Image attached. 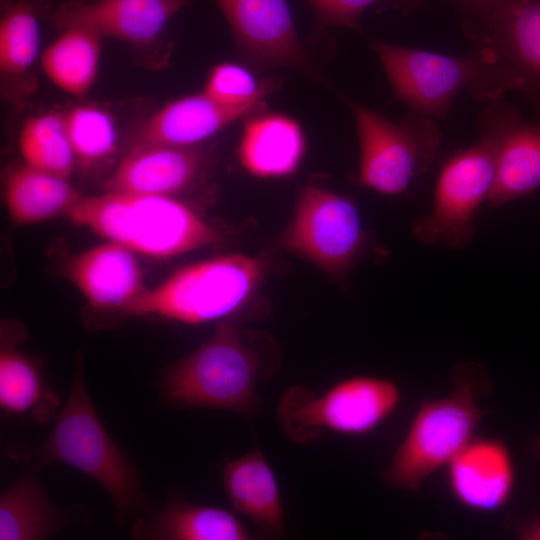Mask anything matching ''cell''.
Masks as SVG:
<instances>
[{
  "instance_id": "e575fe53",
  "label": "cell",
  "mask_w": 540,
  "mask_h": 540,
  "mask_svg": "<svg viewBox=\"0 0 540 540\" xmlns=\"http://www.w3.org/2000/svg\"><path fill=\"white\" fill-rule=\"evenodd\" d=\"M407 1H411V2H413V3H414V2H416L417 0H407Z\"/></svg>"
},
{
  "instance_id": "f546056e",
  "label": "cell",
  "mask_w": 540,
  "mask_h": 540,
  "mask_svg": "<svg viewBox=\"0 0 540 540\" xmlns=\"http://www.w3.org/2000/svg\"><path fill=\"white\" fill-rule=\"evenodd\" d=\"M313 10L316 33L330 27L360 30L362 13L377 0H306Z\"/></svg>"
},
{
  "instance_id": "3957f363",
  "label": "cell",
  "mask_w": 540,
  "mask_h": 540,
  "mask_svg": "<svg viewBox=\"0 0 540 540\" xmlns=\"http://www.w3.org/2000/svg\"><path fill=\"white\" fill-rule=\"evenodd\" d=\"M30 458L35 467L60 462L88 475L112 499L118 521L155 511L137 470L111 438L95 410L81 360L51 433Z\"/></svg>"
},
{
  "instance_id": "e0dca14e",
  "label": "cell",
  "mask_w": 540,
  "mask_h": 540,
  "mask_svg": "<svg viewBox=\"0 0 540 540\" xmlns=\"http://www.w3.org/2000/svg\"><path fill=\"white\" fill-rule=\"evenodd\" d=\"M135 254L107 241L72 256L64 272L92 307L124 312L146 289Z\"/></svg>"
},
{
  "instance_id": "5bb4252c",
  "label": "cell",
  "mask_w": 540,
  "mask_h": 540,
  "mask_svg": "<svg viewBox=\"0 0 540 540\" xmlns=\"http://www.w3.org/2000/svg\"><path fill=\"white\" fill-rule=\"evenodd\" d=\"M445 468L448 490L466 510L497 513L513 496L516 465L503 437L474 435Z\"/></svg>"
},
{
  "instance_id": "5b68a950",
  "label": "cell",
  "mask_w": 540,
  "mask_h": 540,
  "mask_svg": "<svg viewBox=\"0 0 540 540\" xmlns=\"http://www.w3.org/2000/svg\"><path fill=\"white\" fill-rule=\"evenodd\" d=\"M267 271L262 256L233 253L197 261L146 288L123 313L187 325L232 320L251 302Z\"/></svg>"
},
{
  "instance_id": "836d02e7",
  "label": "cell",
  "mask_w": 540,
  "mask_h": 540,
  "mask_svg": "<svg viewBox=\"0 0 540 540\" xmlns=\"http://www.w3.org/2000/svg\"><path fill=\"white\" fill-rule=\"evenodd\" d=\"M7 1H8V0H2V2L4 3V5L6 4Z\"/></svg>"
},
{
  "instance_id": "f1b7e54d",
  "label": "cell",
  "mask_w": 540,
  "mask_h": 540,
  "mask_svg": "<svg viewBox=\"0 0 540 540\" xmlns=\"http://www.w3.org/2000/svg\"><path fill=\"white\" fill-rule=\"evenodd\" d=\"M279 86L276 78L258 81L246 66L222 62L210 69L202 92L219 104L241 107L264 104L267 96Z\"/></svg>"
},
{
  "instance_id": "7c38bea8",
  "label": "cell",
  "mask_w": 540,
  "mask_h": 540,
  "mask_svg": "<svg viewBox=\"0 0 540 540\" xmlns=\"http://www.w3.org/2000/svg\"><path fill=\"white\" fill-rule=\"evenodd\" d=\"M496 148V177L487 203L499 207L540 188V116L525 121L509 103L491 104L479 117Z\"/></svg>"
},
{
  "instance_id": "7a4b0ae2",
  "label": "cell",
  "mask_w": 540,
  "mask_h": 540,
  "mask_svg": "<svg viewBox=\"0 0 540 540\" xmlns=\"http://www.w3.org/2000/svg\"><path fill=\"white\" fill-rule=\"evenodd\" d=\"M276 368L235 321L225 320L216 323L204 343L166 370L160 392L167 405L177 408L253 415L261 409L257 384Z\"/></svg>"
},
{
  "instance_id": "44dd1931",
  "label": "cell",
  "mask_w": 540,
  "mask_h": 540,
  "mask_svg": "<svg viewBox=\"0 0 540 540\" xmlns=\"http://www.w3.org/2000/svg\"><path fill=\"white\" fill-rule=\"evenodd\" d=\"M140 540H250V531L224 508L196 504L177 495L162 509L142 515L131 530Z\"/></svg>"
},
{
  "instance_id": "4fadbf2b",
  "label": "cell",
  "mask_w": 540,
  "mask_h": 540,
  "mask_svg": "<svg viewBox=\"0 0 540 540\" xmlns=\"http://www.w3.org/2000/svg\"><path fill=\"white\" fill-rule=\"evenodd\" d=\"M475 41L494 56L505 91L523 94L540 116V0H511Z\"/></svg>"
},
{
  "instance_id": "cb8c5ba5",
  "label": "cell",
  "mask_w": 540,
  "mask_h": 540,
  "mask_svg": "<svg viewBox=\"0 0 540 540\" xmlns=\"http://www.w3.org/2000/svg\"><path fill=\"white\" fill-rule=\"evenodd\" d=\"M60 30L59 36L41 53V68L63 92L79 98L86 96L98 75L103 38L81 26Z\"/></svg>"
},
{
  "instance_id": "8992f818",
  "label": "cell",
  "mask_w": 540,
  "mask_h": 540,
  "mask_svg": "<svg viewBox=\"0 0 540 540\" xmlns=\"http://www.w3.org/2000/svg\"><path fill=\"white\" fill-rule=\"evenodd\" d=\"M396 97L412 111L444 118L455 96L467 89L482 101L498 100L506 91L489 49L475 43L471 52L450 56L372 40Z\"/></svg>"
},
{
  "instance_id": "9a60e30c",
  "label": "cell",
  "mask_w": 540,
  "mask_h": 540,
  "mask_svg": "<svg viewBox=\"0 0 540 540\" xmlns=\"http://www.w3.org/2000/svg\"><path fill=\"white\" fill-rule=\"evenodd\" d=\"M209 167L200 145L136 143L104 181L103 191L175 196L199 183Z\"/></svg>"
},
{
  "instance_id": "603a6c76",
  "label": "cell",
  "mask_w": 540,
  "mask_h": 540,
  "mask_svg": "<svg viewBox=\"0 0 540 540\" xmlns=\"http://www.w3.org/2000/svg\"><path fill=\"white\" fill-rule=\"evenodd\" d=\"M64 522V514L31 472L22 473L0 495V540L49 539Z\"/></svg>"
},
{
  "instance_id": "484cf974",
  "label": "cell",
  "mask_w": 540,
  "mask_h": 540,
  "mask_svg": "<svg viewBox=\"0 0 540 540\" xmlns=\"http://www.w3.org/2000/svg\"><path fill=\"white\" fill-rule=\"evenodd\" d=\"M35 360L12 346L2 345L0 353V406L10 414L31 412L46 420L57 406Z\"/></svg>"
},
{
  "instance_id": "277c9868",
  "label": "cell",
  "mask_w": 540,
  "mask_h": 540,
  "mask_svg": "<svg viewBox=\"0 0 540 540\" xmlns=\"http://www.w3.org/2000/svg\"><path fill=\"white\" fill-rule=\"evenodd\" d=\"M451 382L448 395L418 406L405 437L382 472L388 487L416 493L476 435L485 415L478 400L490 388L487 371L475 362H461L453 368Z\"/></svg>"
},
{
  "instance_id": "ffe728a7",
  "label": "cell",
  "mask_w": 540,
  "mask_h": 540,
  "mask_svg": "<svg viewBox=\"0 0 540 540\" xmlns=\"http://www.w3.org/2000/svg\"><path fill=\"white\" fill-rule=\"evenodd\" d=\"M223 487L233 510L246 517L268 537L284 533L285 512L276 475L263 452L256 449L228 460Z\"/></svg>"
},
{
  "instance_id": "7402d4cb",
  "label": "cell",
  "mask_w": 540,
  "mask_h": 540,
  "mask_svg": "<svg viewBox=\"0 0 540 540\" xmlns=\"http://www.w3.org/2000/svg\"><path fill=\"white\" fill-rule=\"evenodd\" d=\"M80 196L68 179L25 164L7 174L3 187L6 210L16 225L65 216Z\"/></svg>"
},
{
  "instance_id": "9c48e42d",
  "label": "cell",
  "mask_w": 540,
  "mask_h": 540,
  "mask_svg": "<svg viewBox=\"0 0 540 540\" xmlns=\"http://www.w3.org/2000/svg\"><path fill=\"white\" fill-rule=\"evenodd\" d=\"M277 244L341 281L367 254L370 238L349 197L307 185L300 189Z\"/></svg>"
},
{
  "instance_id": "52a82bcc",
  "label": "cell",
  "mask_w": 540,
  "mask_h": 540,
  "mask_svg": "<svg viewBox=\"0 0 540 540\" xmlns=\"http://www.w3.org/2000/svg\"><path fill=\"white\" fill-rule=\"evenodd\" d=\"M401 400L400 386L394 380L358 374L337 381L321 394L291 386L279 400L277 415L293 442L308 444L326 432L366 436L398 410Z\"/></svg>"
},
{
  "instance_id": "8fae6325",
  "label": "cell",
  "mask_w": 540,
  "mask_h": 540,
  "mask_svg": "<svg viewBox=\"0 0 540 540\" xmlns=\"http://www.w3.org/2000/svg\"><path fill=\"white\" fill-rule=\"evenodd\" d=\"M237 48L253 69L291 68L318 80L286 0H215Z\"/></svg>"
},
{
  "instance_id": "d6a6232c",
  "label": "cell",
  "mask_w": 540,
  "mask_h": 540,
  "mask_svg": "<svg viewBox=\"0 0 540 540\" xmlns=\"http://www.w3.org/2000/svg\"><path fill=\"white\" fill-rule=\"evenodd\" d=\"M529 445L534 455L540 459V435L530 439Z\"/></svg>"
},
{
  "instance_id": "ac0fdd59",
  "label": "cell",
  "mask_w": 540,
  "mask_h": 540,
  "mask_svg": "<svg viewBox=\"0 0 540 540\" xmlns=\"http://www.w3.org/2000/svg\"><path fill=\"white\" fill-rule=\"evenodd\" d=\"M263 105L229 107L217 103L202 91L180 97L145 119L132 144L199 146L235 121L258 112Z\"/></svg>"
},
{
  "instance_id": "2e32d148",
  "label": "cell",
  "mask_w": 540,
  "mask_h": 540,
  "mask_svg": "<svg viewBox=\"0 0 540 540\" xmlns=\"http://www.w3.org/2000/svg\"><path fill=\"white\" fill-rule=\"evenodd\" d=\"M187 4L188 0L74 1L58 7L52 20L60 29L81 26L140 49L156 43Z\"/></svg>"
},
{
  "instance_id": "4316f807",
  "label": "cell",
  "mask_w": 540,
  "mask_h": 540,
  "mask_svg": "<svg viewBox=\"0 0 540 540\" xmlns=\"http://www.w3.org/2000/svg\"><path fill=\"white\" fill-rule=\"evenodd\" d=\"M18 148L25 165L69 179L77 164L66 131L64 112L49 111L28 118Z\"/></svg>"
},
{
  "instance_id": "d6986e66",
  "label": "cell",
  "mask_w": 540,
  "mask_h": 540,
  "mask_svg": "<svg viewBox=\"0 0 540 540\" xmlns=\"http://www.w3.org/2000/svg\"><path fill=\"white\" fill-rule=\"evenodd\" d=\"M306 148L300 124L278 113L248 116L237 148L243 169L258 178H282L299 168Z\"/></svg>"
},
{
  "instance_id": "d4e9b609",
  "label": "cell",
  "mask_w": 540,
  "mask_h": 540,
  "mask_svg": "<svg viewBox=\"0 0 540 540\" xmlns=\"http://www.w3.org/2000/svg\"><path fill=\"white\" fill-rule=\"evenodd\" d=\"M47 0H8L0 22V71L5 79L27 76L41 46L40 17Z\"/></svg>"
},
{
  "instance_id": "4dcf8cb0",
  "label": "cell",
  "mask_w": 540,
  "mask_h": 540,
  "mask_svg": "<svg viewBox=\"0 0 540 540\" xmlns=\"http://www.w3.org/2000/svg\"><path fill=\"white\" fill-rule=\"evenodd\" d=\"M457 10L466 34L477 40L492 18L511 0H449Z\"/></svg>"
},
{
  "instance_id": "6da1fadb",
  "label": "cell",
  "mask_w": 540,
  "mask_h": 540,
  "mask_svg": "<svg viewBox=\"0 0 540 540\" xmlns=\"http://www.w3.org/2000/svg\"><path fill=\"white\" fill-rule=\"evenodd\" d=\"M137 254L168 259L216 244L221 233L175 196L105 192L81 195L65 215Z\"/></svg>"
},
{
  "instance_id": "1f68e13d",
  "label": "cell",
  "mask_w": 540,
  "mask_h": 540,
  "mask_svg": "<svg viewBox=\"0 0 540 540\" xmlns=\"http://www.w3.org/2000/svg\"><path fill=\"white\" fill-rule=\"evenodd\" d=\"M506 527L522 540H540V513L510 517Z\"/></svg>"
},
{
  "instance_id": "ba28073f",
  "label": "cell",
  "mask_w": 540,
  "mask_h": 540,
  "mask_svg": "<svg viewBox=\"0 0 540 540\" xmlns=\"http://www.w3.org/2000/svg\"><path fill=\"white\" fill-rule=\"evenodd\" d=\"M349 106L360 147L358 184L388 196L404 193L440 150V132L432 118L411 111L395 123L359 104Z\"/></svg>"
},
{
  "instance_id": "30bf717a",
  "label": "cell",
  "mask_w": 540,
  "mask_h": 540,
  "mask_svg": "<svg viewBox=\"0 0 540 540\" xmlns=\"http://www.w3.org/2000/svg\"><path fill=\"white\" fill-rule=\"evenodd\" d=\"M495 177V144L481 133L480 141L457 151L443 164L431 212L412 225L414 238L450 250L467 247L475 233V216L487 202Z\"/></svg>"
},
{
  "instance_id": "83f0119b",
  "label": "cell",
  "mask_w": 540,
  "mask_h": 540,
  "mask_svg": "<svg viewBox=\"0 0 540 540\" xmlns=\"http://www.w3.org/2000/svg\"><path fill=\"white\" fill-rule=\"evenodd\" d=\"M64 120L77 164L91 167L116 152L118 127L106 109L92 104L75 105L64 112Z\"/></svg>"
}]
</instances>
